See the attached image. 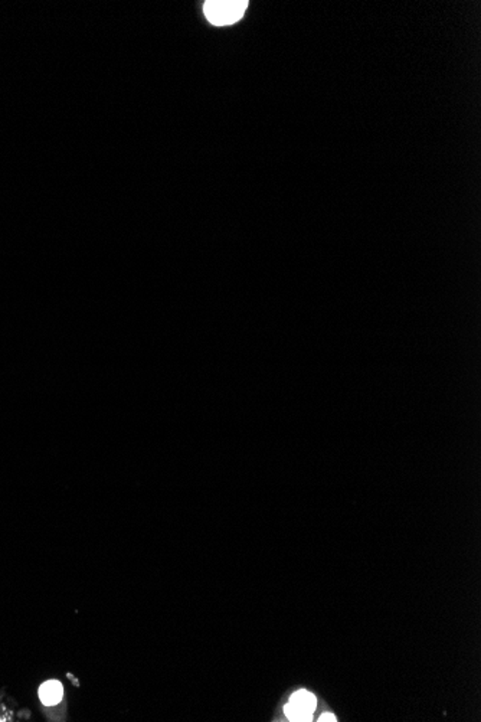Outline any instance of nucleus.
Instances as JSON below:
<instances>
[{
	"label": "nucleus",
	"instance_id": "nucleus-2",
	"mask_svg": "<svg viewBox=\"0 0 481 722\" xmlns=\"http://www.w3.org/2000/svg\"><path fill=\"white\" fill-rule=\"evenodd\" d=\"M316 696L307 691L296 692L285 705V715L290 721H311L316 710Z\"/></svg>",
	"mask_w": 481,
	"mask_h": 722
},
{
	"label": "nucleus",
	"instance_id": "nucleus-3",
	"mask_svg": "<svg viewBox=\"0 0 481 722\" xmlns=\"http://www.w3.org/2000/svg\"><path fill=\"white\" fill-rule=\"evenodd\" d=\"M63 689L58 681H48L39 688V698L46 707H54L62 699Z\"/></svg>",
	"mask_w": 481,
	"mask_h": 722
},
{
	"label": "nucleus",
	"instance_id": "nucleus-4",
	"mask_svg": "<svg viewBox=\"0 0 481 722\" xmlns=\"http://www.w3.org/2000/svg\"><path fill=\"white\" fill-rule=\"evenodd\" d=\"M318 721H322V722H333L334 721L336 722L338 719H336V716L333 714H323L322 716H320Z\"/></svg>",
	"mask_w": 481,
	"mask_h": 722
},
{
	"label": "nucleus",
	"instance_id": "nucleus-1",
	"mask_svg": "<svg viewBox=\"0 0 481 722\" xmlns=\"http://www.w3.org/2000/svg\"><path fill=\"white\" fill-rule=\"evenodd\" d=\"M248 8L247 0H209L203 6L206 19L215 26H227L243 18Z\"/></svg>",
	"mask_w": 481,
	"mask_h": 722
}]
</instances>
